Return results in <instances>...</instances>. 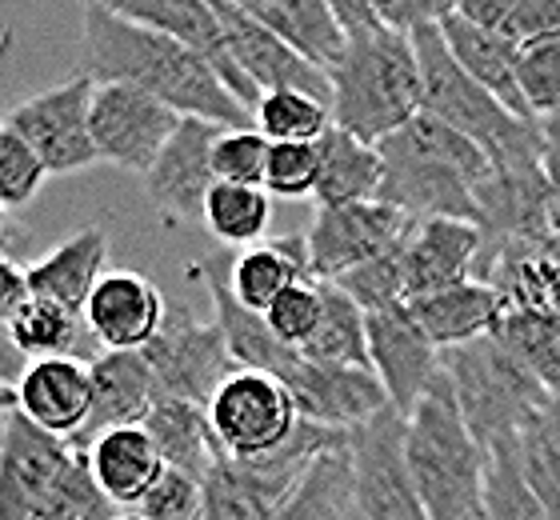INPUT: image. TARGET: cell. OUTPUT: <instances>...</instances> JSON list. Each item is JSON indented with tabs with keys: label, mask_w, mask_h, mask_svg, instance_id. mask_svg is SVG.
I'll use <instances>...</instances> for the list:
<instances>
[{
	"label": "cell",
	"mask_w": 560,
	"mask_h": 520,
	"mask_svg": "<svg viewBox=\"0 0 560 520\" xmlns=\"http://www.w3.org/2000/svg\"><path fill=\"white\" fill-rule=\"evenodd\" d=\"M81 60L84 77L96 84H132L168 104L176 116H197L224 128H257L253 113L197 53L149 24L129 21L117 4H84Z\"/></svg>",
	"instance_id": "cell-1"
},
{
	"label": "cell",
	"mask_w": 560,
	"mask_h": 520,
	"mask_svg": "<svg viewBox=\"0 0 560 520\" xmlns=\"http://www.w3.org/2000/svg\"><path fill=\"white\" fill-rule=\"evenodd\" d=\"M376 149L385 161V205L409 220H465L480 229V197L501 173L485 149L424 113Z\"/></svg>",
	"instance_id": "cell-2"
},
{
	"label": "cell",
	"mask_w": 560,
	"mask_h": 520,
	"mask_svg": "<svg viewBox=\"0 0 560 520\" xmlns=\"http://www.w3.org/2000/svg\"><path fill=\"white\" fill-rule=\"evenodd\" d=\"M328 113L332 125L364 145H381L393 132L417 120L424 89H420V60L409 33L373 28L352 36L337 69H328Z\"/></svg>",
	"instance_id": "cell-3"
},
{
	"label": "cell",
	"mask_w": 560,
	"mask_h": 520,
	"mask_svg": "<svg viewBox=\"0 0 560 520\" xmlns=\"http://www.w3.org/2000/svg\"><path fill=\"white\" fill-rule=\"evenodd\" d=\"M412 36L420 60V113L441 120V125L456 128L460 137H468L477 149H485L501 173H516V169H537L545 164V125L521 120L504 108L497 96H489L472 77H468L456 57L448 53L441 36V21L424 24Z\"/></svg>",
	"instance_id": "cell-4"
},
{
	"label": "cell",
	"mask_w": 560,
	"mask_h": 520,
	"mask_svg": "<svg viewBox=\"0 0 560 520\" xmlns=\"http://www.w3.org/2000/svg\"><path fill=\"white\" fill-rule=\"evenodd\" d=\"M409 469L429 520H480L489 449L468 432L444 369L409 416Z\"/></svg>",
	"instance_id": "cell-5"
},
{
	"label": "cell",
	"mask_w": 560,
	"mask_h": 520,
	"mask_svg": "<svg viewBox=\"0 0 560 520\" xmlns=\"http://www.w3.org/2000/svg\"><path fill=\"white\" fill-rule=\"evenodd\" d=\"M441 369L453 384L456 408L465 416L468 432L485 449L504 437H516L533 416L545 413L557 401L521 365V357L509 353L492 333L472 340V345L441 353Z\"/></svg>",
	"instance_id": "cell-6"
},
{
	"label": "cell",
	"mask_w": 560,
	"mask_h": 520,
	"mask_svg": "<svg viewBox=\"0 0 560 520\" xmlns=\"http://www.w3.org/2000/svg\"><path fill=\"white\" fill-rule=\"evenodd\" d=\"M140 357L152 372L156 396L188 401V405L200 408H209L217 389L236 372V360L229 353L221 324L205 321L185 301H168L161 333L144 345Z\"/></svg>",
	"instance_id": "cell-7"
},
{
	"label": "cell",
	"mask_w": 560,
	"mask_h": 520,
	"mask_svg": "<svg viewBox=\"0 0 560 520\" xmlns=\"http://www.w3.org/2000/svg\"><path fill=\"white\" fill-rule=\"evenodd\" d=\"M205 413H209L212 437H217L221 452L233 461L265 457L280 444H289L292 432L301 428V416H296L284 381L272 372L253 369H236L217 389Z\"/></svg>",
	"instance_id": "cell-8"
},
{
	"label": "cell",
	"mask_w": 560,
	"mask_h": 520,
	"mask_svg": "<svg viewBox=\"0 0 560 520\" xmlns=\"http://www.w3.org/2000/svg\"><path fill=\"white\" fill-rule=\"evenodd\" d=\"M93 93H96V81L81 72V77L52 84L45 93L24 96L4 116V125L40 157L48 176H69L101 164V157L93 149V132H89Z\"/></svg>",
	"instance_id": "cell-9"
},
{
	"label": "cell",
	"mask_w": 560,
	"mask_h": 520,
	"mask_svg": "<svg viewBox=\"0 0 560 520\" xmlns=\"http://www.w3.org/2000/svg\"><path fill=\"white\" fill-rule=\"evenodd\" d=\"M409 420L385 408L352 432V509L364 520H429L409 469Z\"/></svg>",
	"instance_id": "cell-10"
},
{
	"label": "cell",
	"mask_w": 560,
	"mask_h": 520,
	"mask_svg": "<svg viewBox=\"0 0 560 520\" xmlns=\"http://www.w3.org/2000/svg\"><path fill=\"white\" fill-rule=\"evenodd\" d=\"M176 125H180V116L156 96L140 93L132 84H96L89 132H93L96 157L105 164L149 176L164 145L173 140Z\"/></svg>",
	"instance_id": "cell-11"
},
{
	"label": "cell",
	"mask_w": 560,
	"mask_h": 520,
	"mask_svg": "<svg viewBox=\"0 0 560 520\" xmlns=\"http://www.w3.org/2000/svg\"><path fill=\"white\" fill-rule=\"evenodd\" d=\"M409 229L412 220L385 200L316 208L313 224L304 232L308 273H313V280H340L345 273L361 268L364 261L400 244L409 236Z\"/></svg>",
	"instance_id": "cell-12"
},
{
	"label": "cell",
	"mask_w": 560,
	"mask_h": 520,
	"mask_svg": "<svg viewBox=\"0 0 560 520\" xmlns=\"http://www.w3.org/2000/svg\"><path fill=\"white\" fill-rule=\"evenodd\" d=\"M296 416L304 425L332 428V432H357L373 416H381L388 405L385 384L376 381V372L349 369V365H325V360L296 357L284 377Z\"/></svg>",
	"instance_id": "cell-13"
},
{
	"label": "cell",
	"mask_w": 560,
	"mask_h": 520,
	"mask_svg": "<svg viewBox=\"0 0 560 520\" xmlns=\"http://www.w3.org/2000/svg\"><path fill=\"white\" fill-rule=\"evenodd\" d=\"M72 461L69 440L52 437L12 408L0 437V520H36Z\"/></svg>",
	"instance_id": "cell-14"
},
{
	"label": "cell",
	"mask_w": 560,
	"mask_h": 520,
	"mask_svg": "<svg viewBox=\"0 0 560 520\" xmlns=\"http://www.w3.org/2000/svg\"><path fill=\"white\" fill-rule=\"evenodd\" d=\"M224 125L197 120V116H180L173 140L164 145L156 164L144 176L149 200L156 205L164 220H200L205 200H209L217 173H212V149L221 140Z\"/></svg>",
	"instance_id": "cell-15"
},
{
	"label": "cell",
	"mask_w": 560,
	"mask_h": 520,
	"mask_svg": "<svg viewBox=\"0 0 560 520\" xmlns=\"http://www.w3.org/2000/svg\"><path fill=\"white\" fill-rule=\"evenodd\" d=\"M364 333H369V365H373L376 381L385 384L388 405L400 416H409L420 405L432 377L441 372V353L420 333L409 304L364 312Z\"/></svg>",
	"instance_id": "cell-16"
},
{
	"label": "cell",
	"mask_w": 560,
	"mask_h": 520,
	"mask_svg": "<svg viewBox=\"0 0 560 520\" xmlns=\"http://www.w3.org/2000/svg\"><path fill=\"white\" fill-rule=\"evenodd\" d=\"M212 9H217V21L224 28V41L233 48L236 65L245 69V77L265 93H308L316 101H325L332 96L328 89V77L316 65H308L304 57H296L277 33H269L260 21L248 16V9L241 0H212Z\"/></svg>",
	"instance_id": "cell-17"
},
{
	"label": "cell",
	"mask_w": 560,
	"mask_h": 520,
	"mask_svg": "<svg viewBox=\"0 0 560 520\" xmlns=\"http://www.w3.org/2000/svg\"><path fill=\"white\" fill-rule=\"evenodd\" d=\"M129 21L137 24H149L156 33L173 36L188 53H197L205 65H209L221 84L236 101L245 104L248 113H257L260 104V89L245 77V69L236 65L233 48L224 41V28L217 21V9H212V0H149V4H117Z\"/></svg>",
	"instance_id": "cell-18"
},
{
	"label": "cell",
	"mask_w": 560,
	"mask_h": 520,
	"mask_svg": "<svg viewBox=\"0 0 560 520\" xmlns=\"http://www.w3.org/2000/svg\"><path fill=\"white\" fill-rule=\"evenodd\" d=\"M168 297L149 277L132 268L105 273L96 292L84 304V324L101 353H144L152 336L161 333Z\"/></svg>",
	"instance_id": "cell-19"
},
{
	"label": "cell",
	"mask_w": 560,
	"mask_h": 520,
	"mask_svg": "<svg viewBox=\"0 0 560 520\" xmlns=\"http://www.w3.org/2000/svg\"><path fill=\"white\" fill-rule=\"evenodd\" d=\"M229 273H233V249H217V253L200 256V265L192 268V277H200L209 285V301H212V321L221 324L224 340H229V353H233L236 369H253V372H272V377H284V372L296 365V348L280 345L277 336L269 333L265 316L233 297V285H229Z\"/></svg>",
	"instance_id": "cell-20"
},
{
	"label": "cell",
	"mask_w": 560,
	"mask_h": 520,
	"mask_svg": "<svg viewBox=\"0 0 560 520\" xmlns=\"http://www.w3.org/2000/svg\"><path fill=\"white\" fill-rule=\"evenodd\" d=\"M16 413L33 420L60 440H77L89 425L93 408V372L89 360L77 357H45L28 360L24 377L16 381Z\"/></svg>",
	"instance_id": "cell-21"
},
{
	"label": "cell",
	"mask_w": 560,
	"mask_h": 520,
	"mask_svg": "<svg viewBox=\"0 0 560 520\" xmlns=\"http://www.w3.org/2000/svg\"><path fill=\"white\" fill-rule=\"evenodd\" d=\"M480 229L465 220H412L405 241V301L477 280Z\"/></svg>",
	"instance_id": "cell-22"
},
{
	"label": "cell",
	"mask_w": 560,
	"mask_h": 520,
	"mask_svg": "<svg viewBox=\"0 0 560 520\" xmlns=\"http://www.w3.org/2000/svg\"><path fill=\"white\" fill-rule=\"evenodd\" d=\"M108 265V232L101 224H84L60 241L57 249H48L45 256H36L33 265L24 268L28 277V297L33 301L60 304V309L84 316V304L96 292V285L105 280Z\"/></svg>",
	"instance_id": "cell-23"
},
{
	"label": "cell",
	"mask_w": 560,
	"mask_h": 520,
	"mask_svg": "<svg viewBox=\"0 0 560 520\" xmlns=\"http://www.w3.org/2000/svg\"><path fill=\"white\" fill-rule=\"evenodd\" d=\"M89 372H93V408H89L84 432L72 440L77 452H84L113 428L144 425L149 408L156 405V384L140 353H101Z\"/></svg>",
	"instance_id": "cell-24"
},
{
	"label": "cell",
	"mask_w": 560,
	"mask_h": 520,
	"mask_svg": "<svg viewBox=\"0 0 560 520\" xmlns=\"http://www.w3.org/2000/svg\"><path fill=\"white\" fill-rule=\"evenodd\" d=\"M84 461L93 469V481L101 485V493L120 509H137L164 473L161 452L140 425L113 428L105 437H96L84 449Z\"/></svg>",
	"instance_id": "cell-25"
},
{
	"label": "cell",
	"mask_w": 560,
	"mask_h": 520,
	"mask_svg": "<svg viewBox=\"0 0 560 520\" xmlns=\"http://www.w3.org/2000/svg\"><path fill=\"white\" fill-rule=\"evenodd\" d=\"M409 312L412 321L420 324V333L432 340V348L448 353V348L472 345L480 336H489L504 309H501V297L485 280H465L456 289L409 301Z\"/></svg>",
	"instance_id": "cell-26"
},
{
	"label": "cell",
	"mask_w": 560,
	"mask_h": 520,
	"mask_svg": "<svg viewBox=\"0 0 560 520\" xmlns=\"http://www.w3.org/2000/svg\"><path fill=\"white\" fill-rule=\"evenodd\" d=\"M441 36H444V45H448V53L456 57V65H460L485 93L497 96V101L513 116H521V120H533L525 93H521V81H516V53H521V48H513L509 41H501V36L485 33L477 24H468L465 16H456V9L441 21ZM533 125H537V120H533Z\"/></svg>",
	"instance_id": "cell-27"
},
{
	"label": "cell",
	"mask_w": 560,
	"mask_h": 520,
	"mask_svg": "<svg viewBox=\"0 0 560 520\" xmlns=\"http://www.w3.org/2000/svg\"><path fill=\"white\" fill-rule=\"evenodd\" d=\"M253 21H260L269 33H277L284 45L304 57L308 65L325 72L337 69L345 57V33H340L328 0H241Z\"/></svg>",
	"instance_id": "cell-28"
},
{
	"label": "cell",
	"mask_w": 560,
	"mask_h": 520,
	"mask_svg": "<svg viewBox=\"0 0 560 520\" xmlns=\"http://www.w3.org/2000/svg\"><path fill=\"white\" fill-rule=\"evenodd\" d=\"M140 428L152 437L164 469L188 473L192 481H200V485H205V476L212 473V464L224 457L217 437H212L209 413L200 405H188V401L156 396V405L149 408V416H144Z\"/></svg>",
	"instance_id": "cell-29"
},
{
	"label": "cell",
	"mask_w": 560,
	"mask_h": 520,
	"mask_svg": "<svg viewBox=\"0 0 560 520\" xmlns=\"http://www.w3.org/2000/svg\"><path fill=\"white\" fill-rule=\"evenodd\" d=\"M320 149V185H316V208L328 205H364V200H381L385 188V161L376 145L349 137L345 128H328L316 140Z\"/></svg>",
	"instance_id": "cell-30"
},
{
	"label": "cell",
	"mask_w": 560,
	"mask_h": 520,
	"mask_svg": "<svg viewBox=\"0 0 560 520\" xmlns=\"http://www.w3.org/2000/svg\"><path fill=\"white\" fill-rule=\"evenodd\" d=\"M296 280H313L304 236H277V241H260L233 253V273H229L233 297L260 316Z\"/></svg>",
	"instance_id": "cell-31"
},
{
	"label": "cell",
	"mask_w": 560,
	"mask_h": 520,
	"mask_svg": "<svg viewBox=\"0 0 560 520\" xmlns=\"http://www.w3.org/2000/svg\"><path fill=\"white\" fill-rule=\"evenodd\" d=\"M12 345L21 348L28 360H45V357H77L93 365L101 357L93 333L84 316L60 309V304L48 301H28L16 316L9 321Z\"/></svg>",
	"instance_id": "cell-32"
},
{
	"label": "cell",
	"mask_w": 560,
	"mask_h": 520,
	"mask_svg": "<svg viewBox=\"0 0 560 520\" xmlns=\"http://www.w3.org/2000/svg\"><path fill=\"white\" fill-rule=\"evenodd\" d=\"M453 9L513 48L560 41V0H453Z\"/></svg>",
	"instance_id": "cell-33"
},
{
	"label": "cell",
	"mask_w": 560,
	"mask_h": 520,
	"mask_svg": "<svg viewBox=\"0 0 560 520\" xmlns=\"http://www.w3.org/2000/svg\"><path fill=\"white\" fill-rule=\"evenodd\" d=\"M352 444L316 457V464L304 473L284 505L265 520H345L352 509Z\"/></svg>",
	"instance_id": "cell-34"
},
{
	"label": "cell",
	"mask_w": 560,
	"mask_h": 520,
	"mask_svg": "<svg viewBox=\"0 0 560 520\" xmlns=\"http://www.w3.org/2000/svg\"><path fill=\"white\" fill-rule=\"evenodd\" d=\"M320 324H316L313 340L301 348V357L325 360V365H349V369H369V333H364V312L332 285L320 280Z\"/></svg>",
	"instance_id": "cell-35"
},
{
	"label": "cell",
	"mask_w": 560,
	"mask_h": 520,
	"mask_svg": "<svg viewBox=\"0 0 560 520\" xmlns=\"http://www.w3.org/2000/svg\"><path fill=\"white\" fill-rule=\"evenodd\" d=\"M272 220V197L265 188L248 185H224L217 181L205 200L200 224L224 244V249H253L269 232Z\"/></svg>",
	"instance_id": "cell-36"
},
{
	"label": "cell",
	"mask_w": 560,
	"mask_h": 520,
	"mask_svg": "<svg viewBox=\"0 0 560 520\" xmlns=\"http://www.w3.org/2000/svg\"><path fill=\"white\" fill-rule=\"evenodd\" d=\"M516 461L549 520H560V401L516 432Z\"/></svg>",
	"instance_id": "cell-37"
},
{
	"label": "cell",
	"mask_w": 560,
	"mask_h": 520,
	"mask_svg": "<svg viewBox=\"0 0 560 520\" xmlns=\"http://www.w3.org/2000/svg\"><path fill=\"white\" fill-rule=\"evenodd\" d=\"M492 336L509 353H516L521 365L552 396L560 393V316H549V312H501Z\"/></svg>",
	"instance_id": "cell-38"
},
{
	"label": "cell",
	"mask_w": 560,
	"mask_h": 520,
	"mask_svg": "<svg viewBox=\"0 0 560 520\" xmlns=\"http://www.w3.org/2000/svg\"><path fill=\"white\" fill-rule=\"evenodd\" d=\"M253 125L269 145H316L332 128L325 101L308 93H265L253 113Z\"/></svg>",
	"instance_id": "cell-39"
},
{
	"label": "cell",
	"mask_w": 560,
	"mask_h": 520,
	"mask_svg": "<svg viewBox=\"0 0 560 520\" xmlns=\"http://www.w3.org/2000/svg\"><path fill=\"white\" fill-rule=\"evenodd\" d=\"M480 520H549L545 505L533 497L521 461H516V437L489 444V473H485V512Z\"/></svg>",
	"instance_id": "cell-40"
},
{
	"label": "cell",
	"mask_w": 560,
	"mask_h": 520,
	"mask_svg": "<svg viewBox=\"0 0 560 520\" xmlns=\"http://www.w3.org/2000/svg\"><path fill=\"white\" fill-rule=\"evenodd\" d=\"M409 241V236H405ZM405 241L393 244L388 253L364 261L361 268L345 273L340 280H332L345 297L361 312H381V309H397L405 301Z\"/></svg>",
	"instance_id": "cell-41"
},
{
	"label": "cell",
	"mask_w": 560,
	"mask_h": 520,
	"mask_svg": "<svg viewBox=\"0 0 560 520\" xmlns=\"http://www.w3.org/2000/svg\"><path fill=\"white\" fill-rule=\"evenodd\" d=\"M117 505L101 493L93 481V469L84 461V452L72 449V461L65 464V473L57 476V485L48 493L45 509L36 520H113Z\"/></svg>",
	"instance_id": "cell-42"
},
{
	"label": "cell",
	"mask_w": 560,
	"mask_h": 520,
	"mask_svg": "<svg viewBox=\"0 0 560 520\" xmlns=\"http://www.w3.org/2000/svg\"><path fill=\"white\" fill-rule=\"evenodd\" d=\"M516 81L537 125H560V41L516 53Z\"/></svg>",
	"instance_id": "cell-43"
},
{
	"label": "cell",
	"mask_w": 560,
	"mask_h": 520,
	"mask_svg": "<svg viewBox=\"0 0 560 520\" xmlns=\"http://www.w3.org/2000/svg\"><path fill=\"white\" fill-rule=\"evenodd\" d=\"M320 312H325V304H320V280H296L265 309V324H269V333L277 336L280 345L301 353L313 340Z\"/></svg>",
	"instance_id": "cell-44"
},
{
	"label": "cell",
	"mask_w": 560,
	"mask_h": 520,
	"mask_svg": "<svg viewBox=\"0 0 560 520\" xmlns=\"http://www.w3.org/2000/svg\"><path fill=\"white\" fill-rule=\"evenodd\" d=\"M265 164H269V140L257 128H224L212 149V173L224 185L265 188Z\"/></svg>",
	"instance_id": "cell-45"
},
{
	"label": "cell",
	"mask_w": 560,
	"mask_h": 520,
	"mask_svg": "<svg viewBox=\"0 0 560 520\" xmlns=\"http://www.w3.org/2000/svg\"><path fill=\"white\" fill-rule=\"evenodd\" d=\"M316 185H320V149L316 145H269V164H265L269 197H316Z\"/></svg>",
	"instance_id": "cell-46"
},
{
	"label": "cell",
	"mask_w": 560,
	"mask_h": 520,
	"mask_svg": "<svg viewBox=\"0 0 560 520\" xmlns=\"http://www.w3.org/2000/svg\"><path fill=\"white\" fill-rule=\"evenodd\" d=\"M45 181L48 169L40 164V157L4 125V137H0V208L33 205Z\"/></svg>",
	"instance_id": "cell-47"
},
{
	"label": "cell",
	"mask_w": 560,
	"mask_h": 520,
	"mask_svg": "<svg viewBox=\"0 0 560 520\" xmlns=\"http://www.w3.org/2000/svg\"><path fill=\"white\" fill-rule=\"evenodd\" d=\"M132 512H140L144 520H205V485L188 473L164 469L161 481Z\"/></svg>",
	"instance_id": "cell-48"
},
{
	"label": "cell",
	"mask_w": 560,
	"mask_h": 520,
	"mask_svg": "<svg viewBox=\"0 0 560 520\" xmlns=\"http://www.w3.org/2000/svg\"><path fill=\"white\" fill-rule=\"evenodd\" d=\"M373 4L381 12V24L397 28V33H417V28L444 21L453 12L448 0H373Z\"/></svg>",
	"instance_id": "cell-49"
},
{
	"label": "cell",
	"mask_w": 560,
	"mask_h": 520,
	"mask_svg": "<svg viewBox=\"0 0 560 520\" xmlns=\"http://www.w3.org/2000/svg\"><path fill=\"white\" fill-rule=\"evenodd\" d=\"M28 301H33V297H28V277H24V268L16 265L12 256L0 253V324H9Z\"/></svg>",
	"instance_id": "cell-50"
},
{
	"label": "cell",
	"mask_w": 560,
	"mask_h": 520,
	"mask_svg": "<svg viewBox=\"0 0 560 520\" xmlns=\"http://www.w3.org/2000/svg\"><path fill=\"white\" fill-rule=\"evenodd\" d=\"M24 369H28V357L12 345L9 324H0V384H4V389H16V381L24 377Z\"/></svg>",
	"instance_id": "cell-51"
},
{
	"label": "cell",
	"mask_w": 560,
	"mask_h": 520,
	"mask_svg": "<svg viewBox=\"0 0 560 520\" xmlns=\"http://www.w3.org/2000/svg\"><path fill=\"white\" fill-rule=\"evenodd\" d=\"M545 176H549L552 200H557V224H560V125H545Z\"/></svg>",
	"instance_id": "cell-52"
},
{
	"label": "cell",
	"mask_w": 560,
	"mask_h": 520,
	"mask_svg": "<svg viewBox=\"0 0 560 520\" xmlns=\"http://www.w3.org/2000/svg\"><path fill=\"white\" fill-rule=\"evenodd\" d=\"M12 408H16V393H12V389H4V384H0V437H4V425H9Z\"/></svg>",
	"instance_id": "cell-53"
},
{
	"label": "cell",
	"mask_w": 560,
	"mask_h": 520,
	"mask_svg": "<svg viewBox=\"0 0 560 520\" xmlns=\"http://www.w3.org/2000/svg\"><path fill=\"white\" fill-rule=\"evenodd\" d=\"M9 241H12V229H9V208H0V253L12 256L9 253Z\"/></svg>",
	"instance_id": "cell-54"
},
{
	"label": "cell",
	"mask_w": 560,
	"mask_h": 520,
	"mask_svg": "<svg viewBox=\"0 0 560 520\" xmlns=\"http://www.w3.org/2000/svg\"><path fill=\"white\" fill-rule=\"evenodd\" d=\"M113 520H144V517H140V512H117Z\"/></svg>",
	"instance_id": "cell-55"
},
{
	"label": "cell",
	"mask_w": 560,
	"mask_h": 520,
	"mask_svg": "<svg viewBox=\"0 0 560 520\" xmlns=\"http://www.w3.org/2000/svg\"><path fill=\"white\" fill-rule=\"evenodd\" d=\"M345 520H364V517H361L357 509H349V517H345Z\"/></svg>",
	"instance_id": "cell-56"
},
{
	"label": "cell",
	"mask_w": 560,
	"mask_h": 520,
	"mask_svg": "<svg viewBox=\"0 0 560 520\" xmlns=\"http://www.w3.org/2000/svg\"><path fill=\"white\" fill-rule=\"evenodd\" d=\"M0 137H4V116H0Z\"/></svg>",
	"instance_id": "cell-57"
},
{
	"label": "cell",
	"mask_w": 560,
	"mask_h": 520,
	"mask_svg": "<svg viewBox=\"0 0 560 520\" xmlns=\"http://www.w3.org/2000/svg\"><path fill=\"white\" fill-rule=\"evenodd\" d=\"M557 401H560V393H557Z\"/></svg>",
	"instance_id": "cell-58"
}]
</instances>
